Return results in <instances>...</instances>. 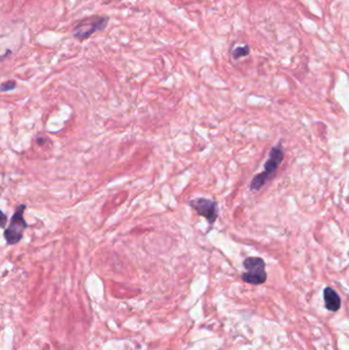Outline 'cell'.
Instances as JSON below:
<instances>
[{
	"mask_svg": "<svg viewBox=\"0 0 349 350\" xmlns=\"http://www.w3.org/2000/svg\"><path fill=\"white\" fill-rule=\"evenodd\" d=\"M109 18L102 16H91L84 18L74 27L73 36L80 41L88 39L95 32L104 30L109 23Z\"/></svg>",
	"mask_w": 349,
	"mask_h": 350,
	"instance_id": "obj_1",
	"label": "cell"
},
{
	"mask_svg": "<svg viewBox=\"0 0 349 350\" xmlns=\"http://www.w3.org/2000/svg\"><path fill=\"white\" fill-rule=\"evenodd\" d=\"M26 210V205H20L16 209L14 215L11 216L10 223L3 233V237L8 245L18 244L23 238L24 232L28 227V224L24 218V212Z\"/></svg>",
	"mask_w": 349,
	"mask_h": 350,
	"instance_id": "obj_2",
	"label": "cell"
},
{
	"mask_svg": "<svg viewBox=\"0 0 349 350\" xmlns=\"http://www.w3.org/2000/svg\"><path fill=\"white\" fill-rule=\"evenodd\" d=\"M246 272L242 274V280L251 285H261L268 279L266 263L259 257H248L244 260Z\"/></svg>",
	"mask_w": 349,
	"mask_h": 350,
	"instance_id": "obj_3",
	"label": "cell"
},
{
	"mask_svg": "<svg viewBox=\"0 0 349 350\" xmlns=\"http://www.w3.org/2000/svg\"><path fill=\"white\" fill-rule=\"evenodd\" d=\"M189 206L194 209L198 215L205 217L209 224H214L218 217L217 203L213 200L205 198H197L188 202Z\"/></svg>",
	"mask_w": 349,
	"mask_h": 350,
	"instance_id": "obj_4",
	"label": "cell"
},
{
	"mask_svg": "<svg viewBox=\"0 0 349 350\" xmlns=\"http://www.w3.org/2000/svg\"><path fill=\"white\" fill-rule=\"evenodd\" d=\"M285 153L281 146V143L278 147H273L269 153V159L264 164V172H266L269 177H271L278 168L284 161Z\"/></svg>",
	"mask_w": 349,
	"mask_h": 350,
	"instance_id": "obj_5",
	"label": "cell"
},
{
	"mask_svg": "<svg viewBox=\"0 0 349 350\" xmlns=\"http://www.w3.org/2000/svg\"><path fill=\"white\" fill-rule=\"evenodd\" d=\"M323 299H324V303H326V307L328 310L333 311V312L339 310V308L341 306V300H340L339 295L337 294L335 290H333L332 288H329V287L324 289L323 290Z\"/></svg>",
	"mask_w": 349,
	"mask_h": 350,
	"instance_id": "obj_6",
	"label": "cell"
},
{
	"mask_svg": "<svg viewBox=\"0 0 349 350\" xmlns=\"http://www.w3.org/2000/svg\"><path fill=\"white\" fill-rule=\"evenodd\" d=\"M269 178L270 177L266 172L257 174L253 179H252V182H251V185H250L251 190H259L264 185L267 184V182Z\"/></svg>",
	"mask_w": 349,
	"mask_h": 350,
	"instance_id": "obj_7",
	"label": "cell"
},
{
	"mask_svg": "<svg viewBox=\"0 0 349 350\" xmlns=\"http://www.w3.org/2000/svg\"><path fill=\"white\" fill-rule=\"evenodd\" d=\"M249 47L247 45L244 46H239L233 52V56L235 59H239L243 56H246L249 54Z\"/></svg>",
	"mask_w": 349,
	"mask_h": 350,
	"instance_id": "obj_8",
	"label": "cell"
},
{
	"mask_svg": "<svg viewBox=\"0 0 349 350\" xmlns=\"http://www.w3.org/2000/svg\"><path fill=\"white\" fill-rule=\"evenodd\" d=\"M15 88H16V82L14 80L6 81V82H3L1 84V91L2 92L8 91V90H13Z\"/></svg>",
	"mask_w": 349,
	"mask_h": 350,
	"instance_id": "obj_9",
	"label": "cell"
},
{
	"mask_svg": "<svg viewBox=\"0 0 349 350\" xmlns=\"http://www.w3.org/2000/svg\"><path fill=\"white\" fill-rule=\"evenodd\" d=\"M1 226L4 227L5 226V222H6V216L4 213H2V216H1Z\"/></svg>",
	"mask_w": 349,
	"mask_h": 350,
	"instance_id": "obj_10",
	"label": "cell"
},
{
	"mask_svg": "<svg viewBox=\"0 0 349 350\" xmlns=\"http://www.w3.org/2000/svg\"><path fill=\"white\" fill-rule=\"evenodd\" d=\"M37 141H38V143H39V144H40V143H41V144L43 143V142H42V141H43V139H42V138H38V139H37Z\"/></svg>",
	"mask_w": 349,
	"mask_h": 350,
	"instance_id": "obj_11",
	"label": "cell"
}]
</instances>
